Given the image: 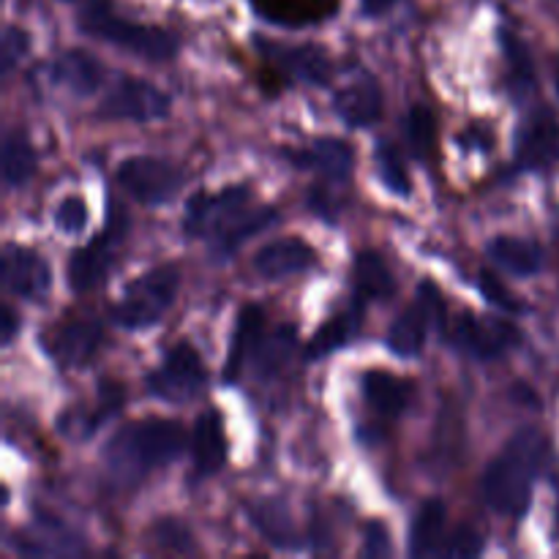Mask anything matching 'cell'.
<instances>
[{
	"instance_id": "6da1fadb",
	"label": "cell",
	"mask_w": 559,
	"mask_h": 559,
	"mask_svg": "<svg viewBox=\"0 0 559 559\" xmlns=\"http://www.w3.org/2000/svg\"><path fill=\"white\" fill-rule=\"evenodd\" d=\"M271 205H257L249 186H227L218 194L197 191L186 205L183 229L191 238L211 240L213 254L229 260L257 233L276 224Z\"/></svg>"
},
{
	"instance_id": "7a4b0ae2",
	"label": "cell",
	"mask_w": 559,
	"mask_h": 559,
	"mask_svg": "<svg viewBox=\"0 0 559 559\" xmlns=\"http://www.w3.org/2000/svg\"><path fill=\"white\" fill-rule=\"evenodd\" d=\"M549 459V440L544 431L519 429L489 462L480 478V497L497 516L524 519L533 502V486Z\"/></svg>"
},
{
	"instance_id": "3957f363",
	"label": "cell",
	"mask_w": 559,
	"mask_h": 559,
	"mask_svg": "<svg viewBox=\"0 0 559 559\" xmlns=\"http://www.w3.org/2000/svg\"><path fill=\"white\" fill-rule=\"evenodd\" d=\"M186 435L178 420L142 418L115 431L104 448V473L120 489H131L158 467L183 456Z\"/></svg>"
},
{
	"instance_id": "277c9868",
	"label": "cell",
	"mask_w": 559,
	"mask_h": 559,
	"mask_svg": "<svg viewBox=\"0 0 559 559\" xmlns=\"http://www.w3.org/2000/svg\"><path fill=\"white\" fill-rule=\"evenodd\" d=\"M80 27L85 33H91V36L123 49V52L136 55L142 60H153V63H167V60H173L178 55V38L173 33L156 25H140V22L120 20L104 3L87 5L80 14Z\"/></svg>"
},
{
	"instance_id": "5b68a950",
	"label": "cell",
	"mask_w": 559,
	"mask_h": 559,
	"mask_svg": "<svg viewBox=\"0 0 559 559\" xmlns=\"http://www.w3.org/2000/svg\"><path fill=\"white\" fill-rule=\"evenodd\" d=\"M180 273L175 265H158L142 273L131 284H126L123 295L112 306L109 317L123 331H145L162 322V317L173 309L178 298Z\"/></svg>"
},
{
	"instance_id": "8992f818",
	"label": "cell",
	"mask_w": 559,
	"mask_h": 559,
	"mask_svg": "<svg viewBox=\"0 0 559 559\" xmlns=\"http://www.w3.org/2000/svg\"><path fill=\"white\" fill-rule=\"evenodd\" d=\"M126 229H129V218H126L123 207L112 202L102 233L93 240H87L85 246H80L69 260V273L66 276H69V287L76 295L91 293V289H96L107 278L109 267L115 265L118 246L126 238Z\"/></svg>"
},
{
	"instance_id": "52a82bcc",
	"label": "cell",
	"mask_w": 559,
	"mask_h": 559,
	"mask_svg": "<svg viewBox=\"0 0 559 559\" xmlns=\"http://www.w3.org/2000/svg\"><path fill=\"white\" fill-rule=\"evenodd\" d=\"M207 369L202 355L189 342H180L164 355L162 366L145 380L147 393L169 404H186L205 391Z\"/></svg>"
},
{
	"instance_id": "ba28073f",
	"label": "cell",
	"mask_w": 559,
	"mask_h": 559,
	"mask_svg": "<svg viewBox=\"0 0 559 559\" xmlns=\"http://www.w3.org/2000/svg\"><path fill=\"white\" fill-rule=\"evenodd\" d=\"M448 342L464 355L475 360H497L519 347L522 333L513 322L500 317H478L473 311H464L451 328H445Z\"/></svg>"
},
{
	"instance_id": "9c48e42d",
	"label": "cell",
	"mask_w": 559,
	"mask_h": 559,
	"mask_svg": "<svg viewBox=\"0 0 559 559\" xmlns=\"http://www.w3.org/2000/svg\"><path fill=\"white\" fill-rule=\"evenodd\" d=\"M173 109V98L156 87L153 82L140 76H120L104 102L98 104V118L107 120H131V123H151V120L167 118Z\"/></svg>"
},
{
	"instance_id": "30bf717a",
	"label": "cell",
	"mask_w": 559,
	"mask_h": 559,
	"mask_svg": "<svg viewBox=\"0 0 559 559\" xmlns=\"http://www.w3.org/2000/svg\"><path fill=\"white\" fill-rule=\"evenodd\" d=\"M183 169L158 156H131L120 162L118 183L142 205H164L183 189Z\"/></svg>"
},
{
	"instance_id": "8fae6325",
	"label": "cell",
	"mask_w": 559,
	"mask_h": 559,
	"mask_svg": "<svg viewBox=\"0 0 559 559\" xmlns=\"http://www.w3.org/2000/svg\"><path fill=\"white\" fill-rule=\"evenodd\" d=\"M102 338V322L91 314H82L55 322L47 333H41V349L63 369H82L96 358Z\"/></svg>"
},
{
	"instance_id": "7c38bea8",
	"label": "cell",
	"mask_w": 559,
	"mask_h": 559,
	"mask_svg": "<svg viewBox=\"0 0 559 559\" xmlns=\"http://www.w3.org/2000/svg\"><path fill=\"white\" fill-rule=\"evenodd\" d=\"M513 156L519 169H551L559 164V120L549 107L530 109L516 129Z\"/></svg>"
},
{
	"instance_id": "4fadbf2b",
	"label": "cell",
	"mask_w": 559,
	"mask_h": 559,
	"mask_svg": "<svg viewBox=\"0 0 559 559\" xmlns=\"http://www.w3.org/2000/svg\"><path fill=\"white\" fill-rule=\"evenodd\" d=\"M0 278H3L5 293L22 300H33V304L47 298L49 287H52L49 262L38 251L16 243H9L3 249V257H0Z\"/></svg>"
},
{
	"instance_id": "5bb4252c",
	"label": "cell",
	"mask_w": 559,
	"mask_h": 559,
	"mask_svg": "<svg viewBox=\"0 0 559 559\" xmlns=\"http://www.w3.org/2000/svg\"><path fill=\"white\" fill-rule=\"evenodd\" d=\"M287 158L298 169L317 173L328 183H344V180L353 178L355 169V147L349 142L336 140V136H322V140L309 142L300 151H289Z\"/></svg>"
},
{
	"instance_id": "9a60e30c",
	"label": "cell",
	"mask_w": 559,
	"mask_h": 559,
	"mask_svg": "<svg viewBox=\"0 0 559 559\" xmlns=\"http://www.w3.org/2000/svg\"><path fill=\"white\" fill-rule=\"evenodd\" d=\"M260 52L267 63L278 66L287 76H298L309 85H328L331 80V55L317 44L284 47V44L260 41Z\"/></svg>"
},
{
	"instance_id": "2e32d148",
	"label": "cell",
	"mask_w": 559,
	"mask_h": 559,
	"mask_svg": "<svg viewBox=\"0 0 559 559\" xmlns=\"http://www.w3.org/2000/svg\"><path fill=\"white\" fill-rule=\"evenodd\" d=\"M11 544H14L16 555L25 557H66L82 555V549H85V540L55 519H38L33 527L20 530L11 538Z\"/></svg>"
},
{
	"instance_id": "e0dca14e",
	"label": "cell",
	"mask_w": 559,
	"mask_h": 559,
	"mask_svg": "<svg viewBox=\"0 0 559 559\" xmlns=\"http://www.w3.org/2000/svg\"><path fill=\"white\" fill-rule=\"evenodd\" d=\"M191 462H194L197 480L213 478L227 462V431L216 409H205L197 418L194 437H191Z\"/></svg>"
},
{
	"instance_id": "ac0fdd59",
	"label": "cell",
	"mask_w": 559,
	"mask_h": 559,
	"mask_svg": "<svg viewBox=\"0 0 559 559\" xmlns=\"http://www.w3.org/2000/svg\"><path fill=\"white\" fill-rule=\"evenodd\" d=\"M364 402L382 418H399L409 409L415 396V385L404 377L391 374L385 369H369L360 377Z\"/></svg>"
},
{
	"instance_id": "d6986e66",
	"label": "cell",
	"mask_w": 559,
	"mask_h": 559,
	"mask_svg": "<svg viewBox=\"0 0 559 559\" xmlns=\"http://www.w3.org/2000/svg\"><path fill=\"white\" fill-rule=\"evenodd\" d=\"M317 265V251L300 238H282L262 246L254 254V271L262 278H287Z\"/></svg>"
},
{
	"instance_id": "ffe728a7",
	"label": "cell",
	"mask_w": 559,
	"mask_h": 559,
	"mask_svg": "<svg viewBox=\"0 0 559 559\" xmlns=\"http://www.w3.org/2000/svg\"><path fill=\"white\" fill-rule=\"evenodd\" d=\"M333 109L338 118L355 129L377 123L382 115V87L374 76H360L333 96Z\"/></svg>"
},
{
	"instance_id": "44dd1931",
	"label": "cell",
	"mask_w": 559,
	"mask_h": 559,
	"mask_svg": "<svg viewBox=\"0 0 559 559\" xmlns=\"http://www.w3.org/2000/svg\"><path fill=\"white\" fill-rule=\"evenodd\" d=\"M262 20L278 27H309L333 20L342 0H251Z\"/></svg>"
},
{
	"instance_id": "7402d4cb",
	"label": "cell",
	"mask_w": 559,
	"mask_h": 559,
	"mask_svg": "<svg viewBox=\"0 0 559 559\" xmlns=\"http://www.w3.org/2000/svg\"><path fill=\"white\" fill-rule=\"evenodd\" d=\"M120 407H123V391H120L118 382H102L96 393V402L85 409H71V413H66L58 420V426L63 435L76 437V440H87L107 420H112L120 413Z\"/></svg>"
},
{
	"instance_id": "603a6c76",
	"label": "cell",
	"mask_w": 559,
	"mask_h": 559,
	"mask_svg": "<svg viewBox=\"0 0 559 559\" xmlns=\"http://www.w3.org/2000/svg\"><path fill=\"white\" fill-rule=\"evenodd\" d=\"M360 322H364V304L353 298V304L347 309L336 311L331 320H325L317 328L314 336L309 338V347H306V358L320 360L325 355H333L336 349L353 344V338L360 331Z\"/></svg>"
},
{
	"instance_id": "cb8c5ba5",
	"label": "cell",
	"mask_w": 559,
	"mask_h": 559,
	"mask_svg": "<svg viewBox=\"0 0 559 559\" xmlns=\"http://www.w3.org/2000/svg\"><path fill=\"white\" fill-rule=\"evenodd\" d=\"M262 328H265V314L257 306H243L235 317V328L233 336H229V353H227V364H224V382H235L243 371L246 360L254 355L257 344L262 338Z\"/></svg>"
},
{
	"instance_id": "d4e9b609",
	"label": "cell",
	"mask_w": 559,
	"mask_h": 559,
	"mask_svg": "<svg viewBox=\"0 0 559 559\" xmlns=\"http://www.w3.org/2000/svg\"><path fill=\"white\" fill-rule=\"evenodd\" d=\"M246 513H249V522L260 530L262 538L271 540L278 549H300L304 546V538H300L298 527H295L293 516L282 500L249 502Z\"/></svg>"
},
{
	"instance_id": "484cf974",
	"label": "cell",
	"mask_w": 559,
	"mask_h": 559,
	"mask_svg": "<svg viewBox=\"0 0 559 559\" xmlns=\"http://www.w3.org/2000/svg\"><path fill=\"white\" fill-rule=\"evenodd\" d=\"M52 82L76 96H91L104 82V66L85 49H69L52 63Z\"/></svg>"
},
{
	"instance_id": "4316f807",
	"label": "cell",
	"mask_w": 559,
	"mask_h": 559,
	"mask_svg": "<svg viewBox=\"0 0 559 559\" xmlns=\"http://www.w3.org/2000/svg\"><path fill=\"white\" fill-rule=\"evenodd\" d=\"M353 298L360 304L388 300L396 295V278L377 251H358L353 262Z\"/></svg>"
},
{
	"instance_id": "83f0119b",
	"label": "cell",
	"mask_w": 559,
	"mask_h": 559,
	"mask_svg": "<svg viewBox=\"0 0 559 559\" xmlns=\"http://www.w3.org/2000/svg\"><path fill=\"white\" fill-rule=\"evenodd\" d=\"M486 254H489V260L497 267L522 278L535 276L544 267V251H540V246L535 240L513 238V235H500V238L489 240Z\"/></svg>"
},
{
	"instance_id": "f1b7e54d",
	"label": "cell",
	"mask_w": 559,
	"mask_h": 559,
	"mask_svg": "<svg viewBox=\"0 0 559 559\" xmlns=\"http://www.w3.org/2000/svg\"><path fill=\"white\" fill-rule=\"evenodd\" d=\"M445 516L448 508L442 500H426L415 511L409 524V555L413 557H435L445 544Z\"/></svg>"
},
{
	"instance_id": "f546056e",
	"label": "cell",
	"mask_w": 559,
	"mask_h": 559,
	"mask_svg": "<svg viewBox=\"0 0 559 559\" xmlns=\"http://www.w3.org/2000/svg\"><path fill=\"white\" fill-rule=\"evenodd\" d=\"M429 328V311H426L424 306H420V300L415 298V304L407 306V309L393 320L391 331H388V349L396 353L399 358H415V355H420V349H424Z\"/></svg>"
},
{
	"instance_id": "4dcf8cb0",
	"label": "cell",
	"mask_w": 559,
	"mask_h": 559,
	"mask_svg": "<svg viewBox=\"0 0 559 559\" xmlns=\"http://www.w3.org/2000/svg\"><path fill=\"white\" fill-rule=\"evenodd\" d=\"M36 151L22 129H9L3 136V186L20 189L36 175Z\"/></svg>"
},
{
	"instance_id": "1f68e13d",
	"label": "cell",
	"mask_w": 559,
	"mask_h": 559,
	"mask_svg": "<svg viewBox=\"0 0 559 559\" xmlns=\"http://www.w3.org/2000/svg\"><path fill=\"white\" fill-rule=\"evenodd\" d=\"M295 342H298V333L293 325H282L273 333H262L260 344L254 349V374L260 380H273L276 374H282V369L287 366L289 355H293Z\"/></svg>"
},
{
	"instance_id": "d6a6232c",
	"label": "cell",
	"mask_w": 559,
	"mask_h": 559,
	"mask_svg": "<svg viewBox=\"0 0 559 559\" xmlns=\"http://www.w3.org/2000/svg\"><path fill=\"white\" fill-rule=\"evenodd\" d=\"M502 58H506V85L516 98H524L535 87V66L530 58V49L524 47L522 38L513 36L511 31H502Z\"/></svg>"
},
{
	"instance_id": "836d02e7",
	"label": "cell",
	"mask_w": 559,
	"mask_h": 559,
	"mask_svg": "<svg viewBox=\"0 0 559 559\" xmlns=\"http://www.w3.org/2000/svg\"><path fill=\"white\" fill-rule=\"evenodd\" d=\"M404 131H407L409 151L415 153V158L420 162H431L437 153V118L429 107L424 104H415L407 112V123H404Z\"/></svg>"
},
{
	"instance_id": "e575fe53",
	"label": "cell",
	"mask_w": 559,
	"mask_h": 559,
	"mask_svg": "<svg viewBox=\"0 0 559 559\" xmlns=\"http://www.w3.org/2000/svg\"><path fill=\"white\" fill-rule=\"evenodd\" d=\"M456 451H462V424H459L456 413L453 409H445L442 418L437 420L435 426V469H448L456 464Z\"/></svg>"
},
{
	"instance_id": "d590c367",
	"label": "cell",
	"mask_w": 559,
	"mask_h": 559,
	"mask_svg": "<svg viewBox=\"0 0 559 559\" xmlns=\"http://www.w3.org/2000/svg\"><path fill=\"white\" fill-rule=\"evenodd\" d=\"M151 540L164 551H173V555H194L197 544L191 530L186 527L180 519H158L151 527Z\"/></svg>"
},
{
	"instance_id": "8d00e7d4",
	"label": "cell",
	"mask_w": 559,
	"mask_h": 559,
	"mask_svg": "<svg viewBox=\"0 0 559 559\" xmlns=\"http://www.w3.org/2000/svg\"><path fill=\"white\" fill-rule=\"evenodd\" d=\"M377 167H380V178L385 180L388 189L399 197H407L409 194V175L404 169L402 156H399L396 147L391 142L382 140L377 145Z\"/></svg>"
},
{
	"instance_id": "74e56055",
	"label": "cell",
	"mask_w": 559,
	"mask_h": 559,
	"mask_svg": "<svg viewBox=\"0 0 559 559\" xmlns=\"http://www.w3.org/2000/svg\"><path fill=\"white\" fill-rule=\"evenodd\" d=\"M484 546H486L484 535H480L475 527H469V524H462V527H456L451 535H448L445 544H442L440 555L456 557V559H469V557L484 555Z\"/></svg>"
},
{
	"instance_id": "f35d334b",
	"label": "cell",
	"mask_w": 559,
	"mask_h": 559,
	"mask_svg": "<svg viewBox=\"0 0 559 559\" xmlns=\"http://www.w3.org/2000/svg\"><path fill=\"white\" fill-rule=\"evenodd\" d=\"M27 49H31V36H27L22 27L9 25L3 31V41H0V63H3V76H9L11 71L20 66V60L25 58Z\"/></svg>"
},
{
	"instance_id": "ab89813d",
	"label": "cell",
	"mask_w": 559,
	"mask_h": 559,
	"mask_svg": "<svg viewBox=\"0 0 559 559\" xmlns=\"http://www.w3.org/2000/svg\"><path fill=\"white\" fill-rule=\"evenodd\" d=\"M87 224V205L82 197L71 194L66 200H60L58 211H55V227L63 235H76L82 233Z\"/></svg>"
},
{
	"instance_id": "60d3db41",
	"label": "cell",
	"mask_w": 559,
	"mask_h": 559,
	"mask_svg": "<svg viewBox=\"0 0 559 559\" xmlns=\"http://www.w3.org/2000/svg\"><path fill=\"white\" fill-rule=\"evenodd\" d=\"M418 300H420V306L429 311L431 325L440 328V331H445V328H448V309H445V298H442L440 289H437L431 282H420Z\"/></svg>"
},
{
	"instance_id": "b9f144b4",
	"label": "cell",
	"mask_w": 559,
	"mask_h": 559,
	"mask_svg": "<svg viewBox=\"0 0 559 559\" xmlns=\"http://www.w3.org/2000/svg\"><path fill=\"white\" fill-rule=\"evenodd\" d=\"M478 287H480V293L486 295V298L491 300V304L495 306H500L502 311H513V314H516V311H522L524 306L519 304L516 298H513L511 293H508L506 287H502L500 282H497L495 276H491V273H480V282H478Z\"/></svg>"
},
{
	"instance_id": "7bdbcfd3",
	"label": "cell",
	"mask_w": 559,
	"mask_h": 559,
	"mask_svg": "<svg viewBox=\"0 0 559 559\" xmlns=\"http://www.w3.org/2000/svg\"><path fill=\"white\" fill-rule=\"evenodd\" d=\"M364 555L371 557H382V555H391V540H388L385 527L380 522H371L366 527V546H364Z\"/></svg>"
},
{
	"instance_id": "ee69618b",
	"label": "cell",
	"mask_w": 559,
	"mask_h": 559,
	"mask_svg": "<svg viewBox=\"0 0 559 559\" xmlns=\"http://www.w3.org/2000/svg\"><path fill=\"white\" fill-rule=\"evenodd\" d=\"M0 317H3V320H0V342H3L5 347H9V344L16 338V333H20L22 322H20V314H16V311L11 309L9 304L3 306Z\"/></svg>"
},
{
	"instance_id": "f6af8a7d",
	"label": "cell",
	"mask_w": 559,
	"mask_h": 559,
	"mask_svg": "<svg viewBox=\"0 0 559 559\" xmlns=\"http://www.w3.org/2000/svg\"><path fill=\"white\" fill-rule=\"evenodd\" d=\"M396 0H364V11L366 14H382V11L388 9V5H393Z\"/></svg>"
},
{
	"instance_id": "bcb514c9",
	"label": "cell",
	"mask_w": 559,
	"mask_h": 559,
	"mask_svg": "<svg viewBox=\"0 0 559 559\" xmlns=\"http://www.w3.org/2000/svg\"><path fill=\"white\" fill-rule=\"evenodd\" d=\"M557 538H559V502H557Z\"/></svg>"
},
{
	"instance_id": "7dc6e473",
	"label": "cell",
	"mask_w": 559,
	"mask_h": 559,
	"mask_svg": "<svg viewBox=\"0 0 559 559\" xmlns=\"http://www.w3.org/2000/svg\"><path fill=\"white\" fill-rule=\"evenodd\" d=\"M555 76H557V93H559V60H557V74Z\"/></svg>"
},
{
	"instance_id": "c3c4849f",
	"label": "cell",
	"mask_w": 559,
	"mask_h": 559,
	"mask_svg": "<svg viewBox=\"0 0 559 559\" xmlns=\"http://www.w3.org/2000/svg\"><path fill=\"white\" fill-rule=\"evenodd\" d=\"M557 243H559V229H557Z\"/></svg>"
}]
</instances>
